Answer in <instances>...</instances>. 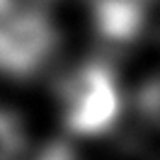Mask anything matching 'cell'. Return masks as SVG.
I'll list each match as a JSON object with an SVG mask.
<instances>
[{
	"label": "cell",
	"instance_id": "6da1fadb",
	"mask_svg": "<svg viewBox=\"0 0 160 160\" xmlns=\"http://www.w3.org/2000/svg\"><path fill=\"white\" fill-rule=\"evenodd\" d=\"M66 129L75 136L95 138L114 129L121 114V95L114 70L102 63H88L68 80L66 92Z\"/></svg>",
	"mask_w": 160,
	"mask_h": 160
},
{
	"label": "cell",
	"instance_id": "7a4b0ae2",
	"mask_svg": "<svg viewBox=\"0 0 160 160\" xmlns=\"http://www.w3.org/2000/svg\"><path fill=\"white\" fill-rule=\"evenodd\" d=\"M58 46L53 22L37 8H12L0 15V75L27 80L44 70Z\"/></svg>",
	"mask_w": 160,
	"mask_h": 160
},
{
	"label": "cell",
	"instance_id": "3957f363",
	"mask_svg": "<svg viewBox=\"0 0 160 160\" xmlns=\"http://www.w3.org/2000/svg\"><path fill=\"white\" fill-rule=\"evenodd\" d=\"M95 32L109 44H131L146 27V0H92Z\"/></svg>",
	"mask_w": 160,
	"mask_h": 160
},
{
	"label": "cell",
	"instance_id": "277c9868",
	"mask_svg": "<svg viewBox=\"0 0 160 160\" xmlns=\"http://www.w3.org/2000/svg\"><path fill=\"white\" fill-rule=\"evenodd\" d=\"M24 148V126L20 117L0 109V160H15Z\"/></svg>",
	"mask_w": 160,
	"mask_h": 160
},
{
	"label": "cell",
	"instance_id": "5b68a950",
	"mask_svg": "<svg viewBox=\"0 0 160 160\" xmlns=\"http://www.w3.org/2000/svg\"><path fill=\"white\" fill-rule=\"evenodd\" d=\"M141 112H143L148 119H155V117H158V80L155 78L148 80V85L141 90Z\"/></svg>",
	"mask_w": 160,
	"mask_h": 160
},
{
	"label": "cell",
	"instance_id": "8992f818",
	"mask_svg": "<svg viewBox=\"0 0 160 160\" xmlns=\"http://www.w3.org/2000/svg\"><path fill=\"white\" fill-rule=\"evenodd\" d=\"M37 160H75V153L70 148L68 143H63V141H53L51 146L39 153V158Z\"/></svg>",
	"mask_w": 160,
	"mask_h": 160
},
{
	"label": "cell",
	"instance_id": "52a82bcc",
	"mask_svg": "<svg viewBox=\"0 0 160 160\" xmlns=\"http://www.w3.org/2000/svg\"><path fill=\"white\" fill-rule=\"evenodd\" d=\"M12 8H15V0H0V15H5Z\"/></svg>",
	"mask_w": 160,
	"mask_h": 160
},
{
	"label": "cell",
	"instance_id": "ba28073f",
	"mask_svg": "<svg viewBox=\"0 0 160 160\" xmlns=\"http://www.w3.org/2000/svg\"><path fill=\"white\" fill-rule=\"evenodd\" d=\"M146 2H148V0H146Z\"/></svg>",
	"mask_w": 160,
	"mask_h": 160
}]
</instances>
